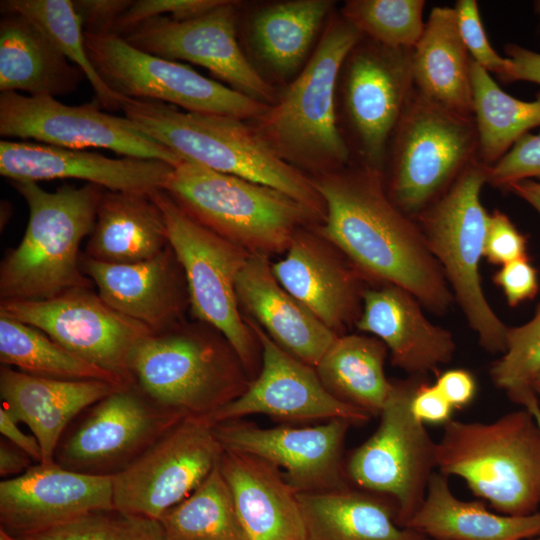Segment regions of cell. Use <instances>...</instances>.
Here are the masks:
<instances>
[{
    "mask_svg": "<svg viewBox=\"0 0 540 540\" xmlns=\"http://www.w3.org/2000/svg\"><path fill=\"white\" fill-rule=\"evenodd\" d=\"M351 425L344 419H332L315 426L262 428L235 419L214 424L213 431L223 450L264 459L281 470L297 493H310L351 485L343 458Z\"/></svg>",
    "mask_w": 540,
    "mask_h": 540,
    "instance_id": "19",
    "label": "cell"
},
{
    "mask_svg": "<svg viewBox=\"0 0 540 540\" xmlns=\"http://www.w3.org/2000/svg\"><path fill=\"white\" fill-rule=\"evenodd\" d=\"M89 58L115 94L180 107L187 112L254 120L270 105L207 78L177 61L143 52L115 34L84 33Z\"/></svg>",
    "mask_w": 540,
    "mask_h": 540,
    "instance_id": "12",
    "label": "cell"
},
{
    "mask_svg": "<svg viewBox=\"0 0 540 540\" xmlns=\"http://www.w3.org/2000/svg\"><path fill=\"white\" fill-rule=\"evenodd\" d=\"M164 191L198 223L250 254L285 252L298 230L317 222L275 188L187 160L174 166Z\"/></svg>",
    "mask_w": 540,
    "mask_h": 540,
    "instance_id": "7",
    "label": "cell"
},
{
    "mask_svg": "<svg viewBox=\"0 0 540 540\" xmlns=\"http://www.w3.org/2000/svg\"><path fill=\"white\" fill-rule=\"evenodd\" d=\"M159 521L167 540H245L219 462L196 490Z\"/></svg>",
    "mask_w": 540,
    "mask_h": 540,
    "instance_id": "38",
    "label": "cell"
},
{
    "mask_svg": "<svg viewBox=\"0 0 540 540\" xmlns=\"http://www.w3.org/2000/svg\"><path fill=\"white\" fill-rule=\"evenodd\" d=\"M183 418L158 406L131 383L71 422L57 445L54 462L70 471L113 477Z\"/></svg>",
    "mask_w": 540,
    "mask_h": 540,
    "instance_id": "13",
    "label": "cell"
},
{
    "mask_svg": "<svg viewBox=\"0 0 540 540\" xmlns=\"http://www.w3.org/2000/svg\"><path fill=\"white\" fill-rule=\"evenodd\" d=\"M424 6V0H349L341 15L374 42L412 49L424 30Z\"/></svg>",
    "mask_w": 540,
    "mask_h": 540,
    "instance_id": "40",
    "label": "cell"
},
{
    "mask_svg": "<svg viewBox=\"0 0 540 540\" xmlns=\"http://www.w3.org/2000/svg\"><path fill=\"white\" fill-rule=\"evenodd\" d=\"M461 39L472 60L498 76L508 64L490 45L475 0H458L454 7Z\"/></svg>",
    "mask_w": 540,
    "mask_h": 540,
    "instance_id": "45",
    "label": "cell"
},
{
    "mask_svg": "<svg viewBox=\"0 0 540 540\" xmlns=\"http://www.w3.org/2000/svg\"><path fill=\"white\" fill-rule=\"evenodd\" d=\"M219 466L245 540H307L297 492L257 456L223 450Z\"/></svg>",
    "mask_w": 540,
    "mask_h": 540,
    "instance_id": "28",
    "label": "cell"
},
{
    "mask_svg": "<svg viewBox=\"0 0 540 540\" xmlns=\"http://www.w3.org/2000/svg\"><path fill=\"white\" fill-rule=\"evenodd\" d=\"M120 110L143 133L182 160L275 188L302 204L317 222H323L325 204L313 179L281 159L244 120L124 97L120 98Z\"/></svg>",
    "mask_w": 540,
    "mask_h": 540,
    "instance_id": "2",
    "label": "cell"
},
{
    "mask_svg": "<svg viewBox=\"0 0 540 540\" xmlns=\"http://www.w3.org/2000/svg\"><path fill=\"white\" fill-rule=\"evenodd\" d=\"M29 209L25 234L0 265L1 301L46 300L92 288L81 270L80 244L93 230L104 188L87 183L54 192L36 182L11 181Z\"/></svg>",
    "mask_w": 540,
    "mask_h": 540,
    "instance_id": "4",
    "label": "cell"
},
{
    "mask_svg": "<svg viewBox=\"0 0 540 540\" xmlns=\"http://www.w3.org/2000/svg\"><path fill=\"white\" fill-rule=\"evenodd\" d=\"M506 52L508 64L499 75L502 81H528L540 84V53L515 44H509Z\"/></svg>",
    "mask_w": 540,
    "mask_h": 540,
    "instance_id": "51",
    "label": "cell"
},
{
    "mask_svg": "<svg viewBox=\"0 0 540 540\" xmlns=\"http://www.w3.org/2000/svg\"><path fill=\"white\" fill-rule=\"evenodd\" d=\"M515 403L527 409L536 420L540 430V404L533 391L526 392L514 400Z\"/></svg>",
    "mask_w": 540,
    "mask_h": 540,
    "instance_id": "55",
    "label": "cell"
},
{
    "mask_svg": "<svg viewBox=\"0 0 540 540\" xmlns=\"http://www.w3.org/2000/svg\"><path fill=\"white\" fill-rule=\"evenodd\" d=\"M261 347V368L234 401L204 417L210 424L262 414L280 421L344 419L365 423L370 416L333 396L316 369L280 348L252 320L244 317Z\"/></svg>",
    "mask_w": 540,
    "mask_h": 540,
    "instance_id": "20",
    "label": "cell"
},
{
    "mask_svg": "<svg viewBox=\"0 0 540 540\" xmlns=\"http://www.w3.org/2000/svg\"><path fill=\"white\" fill-rule=\"evenodd\" d=\"M0 362L34 376L101 380L123 387L120 377L71 353L41 330L0 314Z\"/></svg>",
    "mask_w": 540,
    "mask_h": 540,
    "instance_id": "37",
    "label": "cell"
},
{
    "mask_svg": "<svg viewBox=\"0 0 540 540\" xmlns=\"http://www.w3.org/2000/svg\"><path fill=\"white\" fill-rule=\"evenodd\" d=\"M528 540H540V533Z\"/></svg>",
    "mask_w": 540,
    "mask_h": 540,
    "instance_id": "58",
    "label": "cell"
},
{
    "mask_svg": "<svg viewBox=\"0 0 540 540\" xmlns=\"http://www.w3.org/2000/svg\"><path fill=\"white\" fill-rule=\"evenodd\" d=\"M411 411L423 424H446L452 419L454 408L435 384L421 382L411 399Z\"/></svg>",
    "mask_w": 540,
    "mask_h": 540,
    "instance_id": "49",
    "label": "cell"
},
{
    "mask_svg": "<svg viewBox=\"0 0 540 540\" xmlns=\"http://www.w3.org/2000/svg\"><path fill=\"white\" fill-rule=\"evenodd\" d=\"M333 5L331 0H291L267 5L254 14L249 26L251 45L275 77L289 78L306 64Z\"/></svg>",
    "mask_w": 540,
    "mask_h": 540,
    "instance_id": "34",
    "label": "cell"
},
{
    "mask_svg": "<svg viewBox=\"0 0 540 540\" xmlns=\"http://www.w3.org/2000/svg\"><path fill=\"white\" fill-rule=\"evenodd\" d=\"M0 314L33 326L62 347L131 384L129 362L151 331L108 305L92 288L46 300L1 301Z\"/></svg>",
    "mask_w": 540,
    "mask_h": 540,
    "instance_id": "16",
    "label": "cell"
},
{
    "mask_svg": "<svg viewBox=\"0 0 540 540\" xmlns=\"http://www.w3.org/2000/svg\"><path fill=\"white\" fill-rule=\"evenodd\" d=\"M487 182L506 188L509 184L540 178V133L523 135L497 162L486 165Z\"/></svg>",
    "mask_w": 540,
    "mask_h": 540,
    "instance_id": "44",
    "label": "cell"
},
{
    "mask_svg": "<svg viewBox=\"0 0 540 540\" xmlns=\"http://www.w3.org/2000/svg\"><path fill=\"white\" fill-rule=\"evenodd\" d=\"M507 189L526 201L540 214V182L525 179L509 184Z\"/></svg>",
    "mask_w": 540,
    "mask_h": 540,
    "instance_id": "54",
    "label": "cell"
},
{
    "mask_svg": "<svg viewBox=\"0 0 540 540\" xmlns=\"http://www.w3.org/2000/svg\"><path fill=\"white\" fill-rule=\"evenodd\" d=\"M86 78L31 21L6 14L0 21V92L63 96Z\"/></svg>",
    "mask_w": 540,
    "mask_h": 540,
    "instance_id": "31",
    "label": "cell"
},
{
    "mask_svg": "<svg viewBox=\"0 0 540 540\" xmlns=\"http://www.w3.org/2000/svg\"><path fill=\"white\" fill-rule=\"evenodd\" d=\"M454 8L435 7L411 51L413 82L428 99L473 117L471 59Z\"/></svg>",
    "mask_w": 540,
    "mask_h": 540,
    "instance_id": "33",
    "label": "cell"
},
{
    "mask_svg": "<svg viewBox=\"0 0 540 540\" xmlns=\"http://www.w3.org/2000/svg\"><path fill=\"white\" fill-rule=\"evenodd\" d=\"M237 14V2L223 0L194 18L149 19L123 38L143 52L202 66L232 89L272 105L276 102L274 88L246 58L237 41Z\"/></svg>",
    "mask_w": 540,
    "mask_h": 540,
    "instance_id": "17",
    "label": "cell"
},
{
    "mask_svg": "<svg viewBox=\"0 0 540 540\" xmlns=\"http://www.w3.org/2000/svg\"><path fill=\"white\" fill-rule=\"evenodd\" d=\"M435 386L454 409H463L471 404L477 392L472 373L465 369H450L438 375Z\"/></svg>",
    "mask_w": 540,
    "mask_h": 540,
    "instance_id": "50",
    "label": "cell"
},
{
    "mask_svg": "<svg viewBox=\"0 0 540 540\" xmlns=\"http://www.w3.org/2000/svg\"><path fill=\"white\" fill-rule=\"evenodd\" d=\"M297 496L307 540H429L398 522L388 497L351 485Z\"/></svg>",
    "mask_w": 540,
    "mask_h": 540,
    "instance_id": "30",
    "label": "cell"
},
{
    "mask_svg": "<svg viewBox=\"0 0 540 540\" xmlns=\"http://www.w3.org/2000/svg\"><path fill=\"white\" fill-rule=\"evenodd\" d=\"M1 10L20 15L36 25L91 84L99 105L120 110L121 96L104 83L95 70L86 46L81 20L71 0H4Z\"/></svg>",
    "mask_w": 540,
    "mask_h": 540,
    "instance_id": "39",
    "label": "cell"
},
{
    "mask_svg": "<svg viewBox=\"0 0 540 540\" xmlns=\"http://www.w3.org/2000/svg\"><path fill=\"white\" fill-rule=\"evenodd\" d=\"M168 245L164 215L151 193L104 190L83 254L129 264L151 259Z\"/></svg>",
    "mask_w": 540,
    "mask_h": 540,
    "instance_id": "29",
    "label": "cell"
},
{
    "mask_svg": "<svg viewBox=\"0 0 540 540\" xmlns=\"http://www.w3.org/2000/svg\"><path fill=\"white\" fill-rule=\"evenodd\" d=\"M531 388L540 404V373L533 380Z\"/></svg>",
    "mask_w": 540,
    "mask_h": 540,
    "instance_id": "56",
    "label": "cell"
},
{
    "mask_svg": "<svg viewBox=\"0 0 540 540\" xmlns=\"http://www.w3.org/2000/svg\"><path fill=\"white\" fill-rule=\"evenodd\" d=\"M174 166L135 157L110 158L32 141L1 140L0 174L11 181L79 179L105 190H164Z\"/></svg>",
    "mask_w": 540,
    "mask_h": 540,
    "instance_id": "22",
    "label": "cell"
},
{
    "mask_svg": "<svg viewBox=\"0 0 540 540\" xmlns=\"http://www.w3.org/2000/svg\"><path fill=\"white\" fill-rule=\"evenodd\" d=\"M0 540H18L4 529L0 528Z\"/></svg>",
    "mask_w": 540,
    "mask_h": 540,
    "instance_id": "57",
    "label": "cell"
},
{
    "mask_svg": "<svg viewBox=\"0 0 540 540\" xmlns=\"http://www.w3.org/2000/svg\"><path fill=\"white\" fill-rule=\"evenodd\" d=\"M129 374L151 401L182 417L212 415L252 380L221 332L185 319L142 339L131 355Z\"/></svg>",
    "mask_w": 540,
    "mask_h": 540,
    "instance_id": "5",
    "label": "cell"
},
{
    "mask_svg": "<svg viewBox=\"0 0 540 540\" xmlns=\"http://www.w3.org/2000/svg\"><path fill=\"white\" fill-rule=\"evenodd\" d=\"M437 470L464 480L498 513L527 516L540 507V430L525 408L491 422L451 419L436 443Z\"/></svg>",
    "mask_w": 540,
    "mask_h": 540,
    "instance_id": "6",
    "label": "cell"
},
{
    "mask_svg": "<svg viewBox=\"0 0 540 540\" xmlns=\"http://www.w3.org/2000/svg\"><path fill=\"white\" fill-rule=\"evenodd\" d=\"M285 253L272 263L278 282L327 328L342 335L360 315L362 274L316 229L298 230Z\"/></svg>",
    "mask_w": 540,
    "mask_h": 540,
    "instance_id": "23",
    "label": "cell"
},
{
    "mask_svg": "<svg viewBox=\"0 0 540 540\" xmlns=\"http://www.w3.org/2000/svg\"><path fill=\"white\" fill-rule=\"evenodd\" d=\"M133 0H74L84 33L113 34L120 16Z\"/></svg>",
    "mask_w": 540,
    "mask_h": 540,
    "instance_id": "48",
    "label": "cell"
},
{
    "mask_svg": "<svg viewBox=\"0 0 540 540\" xmlns=\"http://www.w3.org/2000/svg\"><path fill=\"white\" fill-rule=\"evenodd\" d=\"M367 38V37H366ZM412 49L386 47L367 38L343 68L347 117L366 166L381 172L391 135L414 91Z\"/></svg>",
    "mask_w": 540,
    "mask_h": 540,
    "instance_id": "18",
    "label": "cell"
},
{
    "mask_svg": "<svg viewBox=\"0 0 540 540\" xmlns=\"http://www.w3.org/2000/svg\"><path fill=\"white\" fill-rule=\"evenodd\" d=\"M18 540H167L159 520L97 510Z\"/></svg>",
    "mask_w": 540,
    "mask_h": 540,
    "instance_id": "41",
    "label": "cell"
},
{
    "mask_svg": "<svg viewBox=\"0 0 540 540\" xmlns=\"http://www.w3.org/2000/svg\"><path fill=\"white\" fill-rule=\"evenodd\" d=\"M0 433L12 444L27 453L35 463L42 462V451L36 437L24 433L18 426V422L0 407Z\"/></svg>",
    "mask_w": 540,
    "mask_h": 540,
    "instance_id": "52",
    "label": "cell"
},
{
    "mask_svg": "<svg viewBox=\"0 0 540 540\" xmlns=\"http://www.w3.org/2000/svg\"><path fill=\"white\" fill-rule=\"evenodd\" d=\"M360 31L342 15L330 18L315 50L278 100L252 127L284 161L322 175L348 165L350 150L337 124L335 92Z\"/></svg>",
    "mask_w": 540,
    "mask_h": 540,
    "instance_id": "3",
    "label": "cell"
},
{
    "mask_svg": "<svg viewBox=\"0 0 540 540\" xmlns=\"http://www.w3.org/2000/svg\"><path fill=\"white\" fill-rule=\"evenodd\" d=\"M240 311L280 348L316 367L337 335L276 279L269 257L251 254L235 285Z\"/></svg>",
    "mask_w": 540,
    "mask_h": 540,
    "instance_id": "25",
    "label": "cell"
},
{
    "mask_svg": "<svg viewBox=\"0 0 540 540\" xmlns=\"http://www.w3.org/2000/svg\"><path fill=\"white\" fill-rule=\"evenodd\" d=\"M539 373L540 304L530 321L508 329L506 349L490 369L494 385L512 401L532 391V382Z\"/></svg>",
    "mask_w": 540,
    "mask_h": 540,
    "instance_id": "42",
    "label": "cell"
},
{
    "mask_svg": "<svg viewBox=\"0 0 540 540\" xmlns=\"http://www.w3.org/2000/svg\"><path fill=\"white\" fill-rule=\"evenodd\" d=\"M420 382L418 376H413L393 383L377 429L345 463L349 483L390 498L402 526L422 504L430 478L437 470V442L410 406Z\"/></svg>",
    "mask_w": 540,
    "mask_h": 540,
    "instance_id": "11",
    "label": "cell"
},
{
    "mask_svg": "<svg viewBox=\"0 0 540 540\" xmlns=\"http://www.w3.org/2000/svg\"><path fill=\"white\" fill-rule=\"evenodd\" d=\"M485 182L486 165L476 158L418 219L427 247L444 269L479 343L488 352L504 353L509 328L488 304L479 272L490 220L480 201Z\"/></svg>",
    "mask_w": 540,
    "mask_h": 540,
    "instance_id": "8",
    "label": "cell"
},
{
    "mask_svg": "<svg viewBox=\"0 0 540 540\" xmlns=\"http://www.w3.org/2000/svg\"><path fill=\"white\" fill-rule=\"evenodd\" d=\"M387 347L378 338L340 335L328 348L316 372L337 399L371 416H380L393 389L385 374Z\"/></svg>",
    "mask_w": 540,
    "mask_h": 540,
    "instance_id": "35",
    "label": "cell"
},
{
    "mask_svg": "<svg viewBox=\"0 0 540 540\" xmlns=\"http://www.w3.org/2000/svg\"><path fill=\"white\" fill-rule=\"evenodd\" d=\"M471 87L478 138L477 157L489 166L529 130L540 126V94L533 101L508 95L489 72L472 59Z\"/></svg>",
    "mask_w": 540,
    "mask_h": 540,
    "instance_id": "36",
    "label": "cell"
},
{
    "mask_svg": "<svg viewBox=\"0 0 540 540\" xmlns=\"http://www.w3.org/2000/svg\"><path fill=\"white\" fill-rule=\"evenodd\" d=\"M429 540H528L540 533V511L510 516L482 502L461 500L448 477L435 471L425 498L406 526Z\"/></svg>",
    "mask_w": 540,
    "mask_h": 540,
    "instance_id": "32",
    "label": "cell"
},
{
    "mask_svg": "<svg viewBox=\"0 0 540 540\" xmlns=\"http://www.w3.org/2000/svg\"><path fill=\"white\" fill-rule=\"evenodd\" d=\"M151 196L164 215L169 244L183 269L191 314L225 336L254 379L261 368V347L235 291L251 254L198 223L166 191L155 190Z\"/></svg>",
    "mask_w": 540,
    "mask_h": 540,
    "instance_id": "9",
    "label": "cell"
},
{
    "mask_svg": "<svg viewBox=\"0 0 540 540\" xmlns=\"http://www.w3.org/2000/svg\"><path fill=\"white\" fill-rule=\"evenodd\" d=\"M119 388L101 380H58L0 367L1 407L36 437L44 465L55 463L57 445L71 422Z\"/></svg>",
    "mask_w": 540,
    "mask_h": 540,
    "instance_id": "27",
    "label": "cell"
},
{
    "mask_svg": "<svg viewBox=\"0 0 540 540\" xmlns=\"http://www.w3.org/2000/svg\"><path fill=\"white\" fill-rule=\"evenodd\" d=\"M526 237L502 212L490 215L484 256L492 263L506 264L526 256Z\"/></svg>",
    "mask_w": 540,
    "mask_h": 540,
    "instance_id": "46",
    "label": "cell"
},
{
    "mask_svg": "<svg viewBox=\"0 0 540 540\" xmlns=\"http://www.w3.org/2000/svg\"><path fill=\"white\" fill-rule=\"evenodd\" d=\"M356 326L381 340L393 365L413 376L437 371L455 352L451 333L430 323L415 297L395 285L364 291Z\"/></svg>",
    "mask_w": 540,
    "mask_h": 540,
    "instance_id": "26",
    "label": "cell"
},
{
    "mask_svg": "<svg viewBox=\"0 0 540 540\" xmlns=\"http://www.w3.org/2000/svg\"><path fill=\"white\" fill-rule=\"evenodd\" d=\"M223 0H133L118 19L113 34L125 36L139 24L160 16L185 20L202 15Z\"/></svg>",
    "mask_w": 540,
    "mask_h": 540,
    "instance_id": "43",
    "label": "cell"
},
{
    "mask_svg": "<svg viewBox=\"0 0 540 540\" xmlns=\"http://www.w3.org/2000/svg\"><path fill=\"white\" fill-rule=\"evenodd\" d=\"M113 477L33 464L0 482L1 528L18 538L87 513L113 509Z\"/></svg>",
    "mask_w": 540,
    "mask_h": 540,
    "instance_id": "21",
    "label": "cell"
},
{
    "mask_svg": "<svg viewBox=\"0 0 540 540\" xmlns=\"http://www.w3.org/2000/svg\"><path fill=\"white\" fill-rule=\"evenodd\" d=\"M325 204L316 230L364 276L411 293L429 309L451 294L419 228L391 200L382 173L348 165L312 178Z\"/></svg>",
    "mask_w": 540,
    "mask_h": 540,
    "instance_id": "1",
    "label": "cell"
},
{
    "mask_svg": "<svg viewBox=\"0 0 540 540\" xmlns=\"http://www.w3.org/2000/svg\"><path fill=\"white\" fill-rule=\"evenodd\" d=\"M222 452L204 417L183 418L113 476L114 508L159 520L199 487Z\"/></svg>",
    "mask_w": 540,
    "mask_h": 540,
    "instance_id": "14",
    "label": "cell"
},
{
    "mask_svg": "<svg viewBox=\"0 0 540 540\" xmlns=\"http://www.w3.org/2000/svg\"><path fill=\"white\" fill-rule=\"evenodd\" d=\"M0 135L69 149L104 148L173 166L182 161L126 116L105 113L94 103L65 105L51 96L0 92Z\"/></svg>",
    "mask_w": 540,
    "mask_h": 540,
    "instance_id": "15",
    "label": "cell"
},
{
    "mask_svg": "<svg viewBox=\"0 0 540 540\" xmlns=\"http://www.w3.org/2000/svg\"><path fill=\"white\" fill-rule=\"evenodd\" d=\"M494 282L502 288L510 306L534 298L539 286L537 271L527 257L502 265Z\"/></svg>",
    "mask_w": 540,
    "mask_h": 540,
    "instance_id": "47",
    "label": "cell"
},
{
    "mask_svg": "<svg viewBox=\"0 0 540 540\" xmlns=\"http://www.w3.org/2000/svg\"><path fill=\"white\" fill-rule=\"evenodd\" d=\"M34 462L32 458L7 439L0 440V476H19L26 472ZM35 463V462H34ZM36 464V463H35Z\"/></svg>",
    "mask_w": 540,
    "mask_h": 540,
    "instance_id": "53",
    "label": "cell"
},
{
    "mask_svg": "<svg viewBox=\"0 0 540 540\" xmlns=\"http://www.w3.org/2000/svg\"><path fill=\"white\" fill-rule=\"evenodd\" d=\"M80 267L108 305L151 332L182 321L190 309L185 275L170 244L151 259L129 264L100 262L81 253Z\"/></svg>",
    "mask_w": 540,
    "mask_h": 540,
    "instance_id": "24",
    "label": "cell"
},
{
    "mask_svg": "<svg viewBox=\"0 0 540 540\" xmlns=\"http://www.w3.org/2000/svg\"><path fill=\"white\" fill-rule=\"evenodd\" d=\"M389 197L419 215L477 157L474 117L459 114L416 89L394 131Z\"/></svg>",
    "mask_w": 540,
    "mask_h": 540,
    "instance_id": "10",
    "label": "cell"
}]
</instances>
